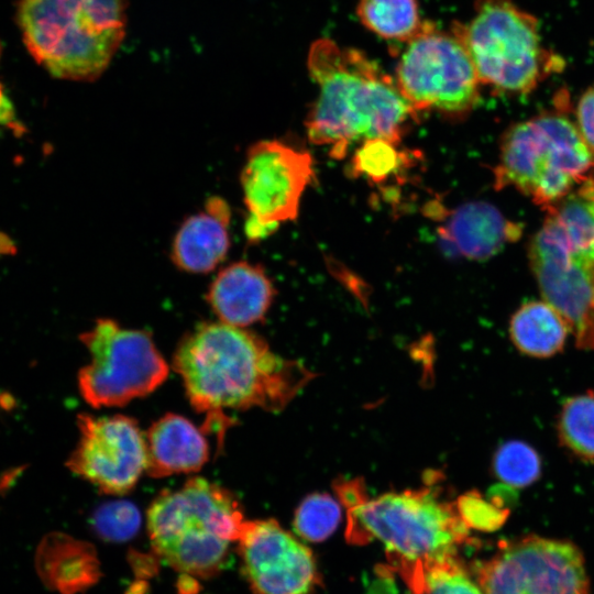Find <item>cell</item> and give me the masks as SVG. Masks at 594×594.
Returning <instances> with one entry per match:
<instances>
[{
	"label": "cell",
	"instance_id": "6da1fadb",
	"mask_svg": "<svg viewBox=\"0 0 594 594\" xmlns=\"http://www.w3.org/2000/svg\"><path fill=\"white\" fill-rule=\"evenodd\" d=\"M191 406L212 428L232 422L226 410H283L316 376L301 362L273 352L256 333L204 322L180 340L173 359Z\"/></svg>",
	"mask_w": 594,
	"mask_h": 594
},
{
	"label": "cell",
	"instance_id": "7a4b0ae2",
	"mask_svg": "<svg viewBox=\"0 0 594 594\" xmlns=\"http://www.w3.org/2000/svg\"><path fill=\"white\" fill-rule=\"evenodd\" d=\"M437 472L424 486L370 497L362 479L338 480L333 487L346 509L350 543L381 541L410 594H424L425 576L437 563L459 558L472 542L457 502L443 496Z\"/></svg>",
	"mask_w": 594,
	"mask_h": 594
},
{
	"label": "cell",
	"instance_id": "3957f363",
	"mask_svg": "<svg viewBox=\"0 0 594 594\" xmlns=\"http://www.w3.org/2000/svg\"><path fill=\"white\" fill-rule=\"evenodd\" d=\"M308 70L318 96L306 118L311 143L334 158L371 140L399 143L418 113L402 95L395 78L365 54L329 38L312 43Z\"/></svg>",
	"mask_w": 594,
	"mask_h": 594
},
{
	"label": "cell",
	"instance_id": "277c9868",
	"mask_svg": "<svg viewBox=\"0 0 594 594\" xmlns=\"http://www.w3.org/2000/svg\"><path fill=\"white\" fill-rule=\"evenodd\" d=\"M246 518L235 496L204 477L162 492L147 510V531L156 554L187 575L221 571Z\"/></svg>",
	"mask_w": 594,
	"mask_h": 594
},
{
	"label": "cell",
	"instance_id": "5b68a950",
	"mask_svg": "<svg viewBox=\"0 0 594 594\" xmlns=\"http://www.w3.org/2000/svg\"><path fill=\"white\" fill-rule=\"evenodd\" d=\"M19 23L35 61L53 76L101 75L125 33L124 0H21Z\"/></svg>",
	"mask_w": 594,
	"mask_h": 594
},
{
	"label": "cell",
	"instance_id": "8992f818",
	"mask_svg": "<svg viewBox=\"0 0 594 594\" xmlns=\"http://www.w3.org/2000/svg\"><path fill=\"white\" fill-rule=\"evenodd\" d=\"M494 178L497 188L512 186L546 210L594 186V151L564 114H538L506 131Z\"/></svg>",
	"mask_w": 594,
	"mask_h": 594
},
{
	"label": "cell",
	"instance_id": "52a82bcc",
	"mask_svg": "<svg viewBox=\"0 0 594 594\" xmlns=\"http://www.w3.org/2000/svg\"><path fill=\"white\" fill-rule=\"evenodd\" d=\"M452 30L481 84L498 91L530 92L562 63L542 45L538 20L514 0H476L471 21Z\"/></svg>",
	"mask_w": 594,
	"mask_h": 594
},
{
	"label": "cell",
	"instance_id": "ba28073f",
	"mask_svg": "<svg viewBox=\"0 0 594 594\" xmlns=\"http://www.w3.org/2000/svg\"><path fill=\"white\" fill-rule=\"evenodd\" d=\"M395 81L410 106L451 118L469 114L480 100L476 69L460 36L424 21L403 43Z\"/></svg>",
	"mask_w": 594,
	"mask_h": 594
},
{
	"label": "cell",
	"instance_id": "9c48e42d",
	"mask_svg": "<svg viewBox=\"0 0 594 594\" xmlns=\"http://www.w3.org/2000/svg\"><path fill=\"white\" fill-rule=\"evenodd\" d=\"M80 340L91 359L78 374V387L94 408L123 406L146 396L168 375L166 361L144 330L101 318Z\"/></svg>",
	"mask_w": 594,
	"mask_h": 594
},
{
	"label": "cell",
	"instance_id": "30bf717a",
	"mask_svg": "<svg viewBox=\"0 0 594 594\" xmlns=\"http://www.w3.org/2000/svg\"><path fill=\"white\" fill-rule=\"evenodd\" d=\"M484 594H588L584 558L572 542L539 536L504 541L475 565Z\"/></svg>",
	"mask_w": 594,
	"mask_h": 594
},
{
	"label": "cell",
	"instance_id": "8fae6325",
	"mask_svg": "<svg viewBox=\"0 0 594 594\" xmlns=\"http://www.w3.org/2000/svg\"><path fill=\"white\" fill-rule=\"evenodd\" d=\"M314 178V161L308 152L278 140L251 145L240 175L248 241L258 243L280 224L295 220Z\"/></svg>",
	"mask_w": 594,
	"mask_h": 594
},
{
	"label": "cell",
	"instance_id": "7c38bea8",
	"mask_svg": "<svg viewBox=\"0 0 594 594\" xmlns=\"http://www.w3.org/2000/svg\"><path fill=\"white\" fill-rule=\"evenodd\" d=\"M529 256L544 300L568 322L576 346L594 350V243L569 237L547 215Z\"/></svg>",
	"mask_w": 594,
	"mask_h": 594
},
{
	"label": "cell",
	"instance_id": "4fadbf2b",
	"mask_svg": "<svg viewBox=\"0 0 594 594\" xmlns=\"http://www.w3.org/2000/svg\"><path fill=\"white\" fill-rule=\"evenodd\" d=\"M79 441L67 468L105 494L130 492L146 469L144 432L123 415L77 418Z\"/></svg>",
	"mask_w": 594,
	"mask_h": 594
},
{
	"label": "cell",
	"instance_id": "5bb4252c",
	"mask_svg": "<svg viewBox=\"0 0 594 594\" xmlns=\"http://www.w3.org/2000/svg\"><path fill=\"white\" fill-rule=\"evenodd\" d=\"M237 548L256 594H312L319 584L311 551L274 519H246Z\"/></svg>",
	"mask_w": 594,
	"mask_h": 594
},
{
	"label": "cell",
	"instance_id": "9a60e30c",
	"mask_svg": "<svg viewBox=\"0 0 594 594\" xmlns=\"http://www.w3.org/2000/svg\"><path fill=\"white\" fill-rule=\"evenodd\" d=\"M274 296L273 283L261 265L238 261L218 272L206 299L219 321L246 328L265 317Z\"/></svg>",
	"mask_w": 594,
	"mask_h": 594
},
{
	"label": "cell",
	"instance_id": "2e32d148",
	"mask_svg": "<svg viewBox=\"0 0 594 594\" xmlns=\"http://www.w3.org/2000/svg\"><path fill=\"white\" fill-rule=\"evenodd\" d=\"M231 209L224 199L210 197L205 207L183 221L170 249L180 271L207 274L221 264L230 250Z\"/></svg>",
	"mask_w": 594,
	"mask_h": 594
},
{
	"label": "cell",
	"instance_id": "e0dca14e",
	"mask_svg": "<svg viewBox=\"0 0 594 594\" xmlns=\"http://www.w3.org/2000/svg\"><path fill=\"white\" fill-rule=\"evenodd\" d=\"M521 228L506 219L491 204L466 202L451 211L439 228L448 253L471 260H485L519 238Z\"/></svg>",
	"mask_w": 594,
	"mask_h": 594
},
{
	"label": "cell",
	"instance_id": "ac0fdd59",
	"mask_svg": "<svg viewBox=\"0 0 594 594\" xmlns=\"http://www.w3.org/2000/svg\"><path fill=\"white\" fill-rule=\"evenodd\" d=\"M145 472L152 477L196 472L209 458V444L202 431L176 414H166L144 432Z\"/></svg>",
	"mask_w": 594,
	"mask_h": 594
},
{
	"label": "cell",
	"instance_id": "d6986e66",
	"mask_svg": "<svg viewBox=\"0 0 594 594\" xmlns=\"http://www.w3.org/2000/svg\"><path fill=\"white\" fill-rule=\"evenodd\" d=\"M570 332L564 318L546 300L524 304L509 323L515 346L534 358H549L560 352Z\"/></svg>",
	"mask_w": 594,
	"mask_h": 594
},
{
	"label": "cell",
	"instance_id": "ffe728a7",
	"mask_svg": "<svg viewBox=\"0 0 594 594\" xmlns=\"http://www.w3.org/2000/svg\"><path fill=\"white\" fill-rule=\"evenodd\" d=\"M87 556L84 543L55 532L43 538L35 562L40 576L47 585L68 592L81 583V563Z\"/></svg>",
	"mask_w": 594,
	"mask_h": 594
},
{
	"label": "cell",
	"instance_id": "44dd1931",
	"mask_svg": "<svg viewBox=\"0 0 594 594\" xmlns=\"http://www.w3.org/2000/svg\"><path fill=\"white\" fill-rule=\"evenodd\" d=\"M358 15L376 35L405 43L424 24L416 0H359Z\"/></svg>",
	"mask_w": 594,
	"mask_h": 594
},
{
	"label": "cell",
	"instance_id": "7402d4cb",
	"mask_svg": "<svg viewBox=\"0 0 594 594\" xmlns=\"http://www.w3.org/2000/svg\"><path fill=\"white\" fill-rule=\"evenodd\" d=\"M558 437L575 457L594 462V392L565 399L558 418Z\"/></svg>",
	"mask_w": 594,
	"mask_h": 594
},
{
	"label": "cell",
	"instance_id": "603a6c76",
	"mask_svg": "<svg viewBox=\"0 0 594 594\" xmlns=\"http://www.w3.org/2000/svg\"><path fill=\"white\" fill-rule=\"evenodd\" d=\"M493 466L496 476L509 486L521 488L535 483L541 474L537 451L519 440L505 442L497 450Z\"/></svg>",
	"mask_w": 594,
	"mask_h": 594
},
{
	"label": "cell",
	"instance_id": "cb8c5ba5",
	"mask_svg": "<svg viewBox=\"0 0 594 594\" xmlns=\"http://www.w3.org/2000/svg\"><path fill=\"white\" fill-rule=\"evenodd\" d=\"M341 508L338 502L326 493L307 496L297 507L294 528L297 535L309 541L328 538L338 527Z\"/></svg>",
	"mask_w": 594,
	"mask_h": 594
},
{
	"label": "cell",
	"instance_id": "d4e9b609",
	"mask_svg": "<svg viewBox=\"0 0 594 594\" xmlns=\"http://www.w3.org/2000/svg\"><path fill=\"white\" fill-rule=\"evenodd\" d=\"M397 143L385 140L363 142L351 161L352 170L358 176L381 180L392 174L402 162Z\"/></svg>",
	"mask_w": 594,
	"mask_h": 594
},
{
	"label": "cell",
	"instance_id": "484cf974",
	"mask_svg": "<svg viewBox=\"0 0 594 594\" xmlns=\"http://www.w3.org/2000/svg\"><path fill=\"white\" fill-rule=\"evenodd\" d=\"M424 594H484L459 558L437 563L425 576Z\"/></svg>",
	"mask_w": 594,
	"mask_h": 594
},
{
	"label": "cell",
	"instance_id": "4316f807",
	"mask_svg": "<svg viewBox=\"0 0 594 594\" xmlns=\"http://www.w3.org/2000/svg\"><path fill=\"white\" fill-rule=\"evenodd\" d=\"M140 526V514L128 502H116L101 506L94 516V527L103 538L125 540L132 537Z\"/></svg>",
	"mask_w": 594,
	"mask_h": 594
},
{
	"label": "cell",
	"instance_id": "83f0119b",
	"mask_svg": "<svg viewBox=\"0 0 594 594\" xmlns=\"http://www.w3.org/2000/svg\"><path fill=\"white\" fill-rule=\"evenodd\" d=\"M455 502L461 518L470 529L492 531L499 528L507 517L506 509L484 499L480 493L464 494Z\"/></svg>",
	"mask_w": 594,
	"mask_h": 594
},
{
	"label": "cell",
	"instance_id": "f1b7e54d",
	"mask_svg": "<svg viewBox=\"0 0 594 594\" xmlns=\"http://www.w3.org/2000/svg\"><path fill=\"white\" fill-rule=\"evenodd\" d=\"M576 120L581 135L594 151V86L581 96L578 102Z\"/></svg>",
	"mask_w": 594,
	"mask_h": 594
},
{
	"label": "cell",
	"instance_id": "f546056e",
	"mask_svg": "<svg viewBox=\"0 0 594 594\" xmlns=\"http://www.w3.org/2000/svg\"><path fill=\"white\" fill-rule=\"evenodd\" d=\"M13 121V109L0 87V123L10 124Z\"/></svg>",
	"mask_w": 594,
	"mask_h": 594
},
{
	"label": "cell",
	"instance_id": "4dcf8cb0",
	"mask_svg": "<svg viewBox=\"0 0 594 594\" xmlns=\"http://www.w3.org/2000/svg\"><path fill=\"white\" fill-rule=\"evenodd\" d=\"M0 52H1V46H0Z\"/></svg>",
	"mask_w": 594,
	"mask_h": 594
}]
</instances>
